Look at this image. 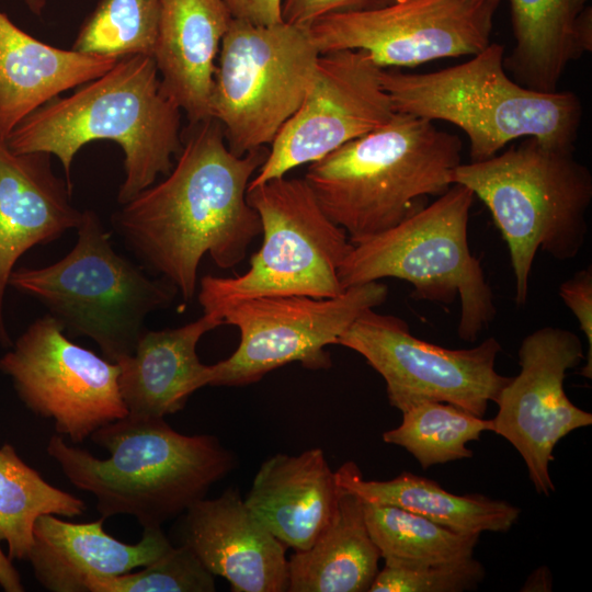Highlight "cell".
<instances>
[{"mask_svg":"<svg viewBox=\"0 0 592 592\" xmlns=\"http://www.w3.org/2000/svg\"><path fill=\"white\" fill-rule=\"evenodd\" d=\"M247 201L260 217L262 246L243 274L201 278L197 299L204 312L257 296L343 293L339 269L353 244L323 213L305 178L284 175L248 187Z\"/></svg>","mask_w":592,"mask_h":592,"instance_id":"9c48e42d","label":"cell"},{"mask_svg":"<svg viewBox=\"0 0 592 592\" xmlns=\"http://www.w3.org/2000/svg\"><path fill=\"white\" fill-rule=\"evenodd\" d=\"M100 139L115 141L124 152L119 205L171 171L182 147L181 109L163 91L151 56L118 58L104 75L32 112L5 143L15 153L56 156L71 185L75 156Z\"/></svg>","mask_w":592,"mask_h":592,"instance_id":"7a4b0ae2","label":"cell"},{"mask_svg":"<svg viewBox=\"0 0 592 592\" xmlns=\"http://www.w3.org/2000/svg\"><path fill=\"white\" fill-rule=\"evenodd\" d=\"M486 431H493L492 419L449 403L422 401L405 410L400 425L384 432L383 440L407 449L426 469L473 457L467 444Z\"/></svg>","mask_w":592,"mask_h":592,"instance_id":"f1b7e54d","label":"cell"},{"mask_svg":"<svg viewBox=\"0 0 592 592\" xmlns=\"http://www.w3.org/2000/svg\"><path fill=\"white\" fill-rule=\"evenodd\" d=\"M500 0H400L326 15L309 27L320 54L364 50L382 69L473 56L490 43Z\"/></svg>","mask_w":592,"mask_h":592,"instance_id":"5bb4252c","label":"cell"},{"mask_svg":"<svg viewBox=\"0 0 592 592\" xmlns=\"http://www.w3.org/2000/svg\"><path fill=\"white\" fill-rule=\"evenodd\" d=\"M182 526L183 544L232 591H287L286 546L249 509L237 488L194 502Z\"/></svg>","mask_w":592,"mask_h":592,"instance_id":"e0dca14e","label":"cell"},{"mask_svg":"<svg viewBox=\"0 0 592 592\" xmlns=\"http://www.w3.org/2000/svg\"><path fill=\"white\" fill-rule=\"evenodd\" d=\"M50 155L15 153L0 138V343H12L4 320V296L18 260L80 225L83 212L71 203L67 181L55 175Z\"/></svg>","mask_w":592,"mask_h":592,"instance_id":"ac0fdd59","label":"cell"},{"mask_svg":"<svg viewBox=\"0 0 592 592\" xmlns=\"http://www.w3.org/2000/svg\"><path fill=\"white\" fill-rule=\"evenodd\" d=\"M474 198L467 186L455 183L396 226L351 241L339 269L342 288L394 277L413 286V299L451 305L458 296V337L476 341L497 308L481 262L468 246Z\"/></svg>","mask_w":592,"mask_h":592,"instance_id":"52a82bcc","label":"cell"},{"mask_svg":"<svg viewBox=\"0 0 592 592\" xmlns=\"http://www.w3.org/2000/svg\"><path fill=\"white\" fill-rule=\"evenodd\" d=\"M184 136L171 171L122 204L112 224L141 266L189 301L205 254L217 266L231 269L261 234L247 191L267 151L232 153L213 117L190 125Z\"/></svg>","mask_w":592,"mask_h":592,"instance_id":"6da1fadb","label":"cell"},{"mask_svg":"<svg viewBox=\"0 0 592 592\" xmlns=\"http://www.w3.org/2000/svg\"><path fill=\"white\" fill-rule=\"evenodd\" d=\"M380 558L365 522L362 499L340 487L327 527L309 548L295 551L287 560V591H368Z\"/></svg>","mask_w":592,"mask_h":592,"instance_id":"d4e9b609","label":"cell"},{"mask_svg":"<svg viewBox=\"0 0 592 592\" xmlns=\"http://www.w3.org/2000/svg\"><path fill=\"white\" fill-rule=\"evenodd\" d=\"M104 519L89 523L41 515L33 528L30 561L37 582L52 592H87L90 578L123 574L144 567L172 547L161 527L144 528L136 544L117 540L103 528Z\"/></svg>","mask_w":592,"mask_h":592,"instance_id":"d6986e66","label":"cell"},{"mask_svg":"<svg viewBox=\"0 0 592 592\" xmlns=\"http://www.w3.org/2000/svg\"><path fill=\"white\" fill-rule=\"evenodd\" d=\"M90 439L109 453L100 459L53 435L47 454L78 489L93 494L104 520L134 516L143 528L161 525L205 498L235 467V456L213 435H184L164 418L127 414Z\"/></svg>","mask_w":592,"mask_h":592,"instance_id":"3957f363","label":"cell"},{"mask_svg":"<svg viewBox=\"0 0 592 592\" xmlns=\"http://www.w3.org/2000/svg\"><path fill=\"white\" fill-rule=\"evenodd\" d=\"M11 561L0 548V585L5 592H23L20 574Z\"/></svg>","mask_w":592,"mask_h":592,"instance_id":"d590c367","label":"cell"},{"mask_svg":"<svg viewBox=\"0 0 592 592\" xmlns=\"http://www.w3.org/2000/svg\"><path fill=\"white\" fill-rule=\"evenodd\" d=\"M0 371L22 402L36 415L53 419L56 431L72 443L128 414L118 364L71 342L49 314L18 338L0 358Z\"/></svg>","mask_w":592,"mask_h":592,"instance_id":"4fadbf2b","label":"cell"},{"mask_svg":"<svg viewBox=\"0 0 592 592\" xmlns=\"http://www.w3.org/2000/svg\"><path fill=\"white\" fill-rule=\"evenodd\" d=\"M117 59L50 46L0 11V138L61 92L104 75Z\"/></svg>","mask_w":592,"mask_h":592,"instance_id":"603a6c76","label":"cell"},{"mask_svg":"<svg viewBox=\"0 0 592 592\" xmlns=\"http://www.w3.org/2000/svg\"><path fill=\"white\" fill-rule=\"evenodd\" d=\"M320 53L308 27L231 20L214 75L210 114L229 150L271 145L309 92Z\"/></svg>","mask_w":592,"mask_h":592,"instance_id":"30bf717a","label":"cell"},{"mask_svg":"<svg viewBox=\"0 0 592 592\" xmlns=\"http://www.w3.org/2000/svg\"><path fill=\"white\" fill-rule=\"evenodd\" d=\"M559 295L574 315L589 343L585 364L580 374L592 378V267L578 271L559 287Z\"/></svg>","mask_w":592,"mask_h":592,"instance_id":"836d02e7","label":"cell"},{"mask_svg":"<svg viewBox=\"0 0 592 592\" xmlns=\"http://www.w3.org/2000/svg\"><path fill=\"white\" fill-rule=\"evenodd\" d=\"M210 573L185 544L171 547L155 561L136 572L90 578L87 592H213Z\"/></svg>","mask_w":592,"mask_h":592,"instance_id":"4dcf8cb0","label":"cell"},{"mask_svg":"<svg viewBox=\"0 0 592 592\" xmlns=\"http://www.w3.org/2000/svg\"><path fill=\"white\" fill-rule=\"evenodd\" d=\"M337 344L366 360L384 378L389 403L401 412L436 401L483 417L511 379L496 371L502 350L496 338L469 349H446L414 337L405 320L374 308L363 311Z\"/></svg>","mask_w":592,"mask_h":592,"instance_id":"7c38bea8","label":"cell"},{"mask_svg":"<svg viewBox=\"0 0 592 592\" xmlns=\"http://www.w3.org/2000/svg\"><path fill=\"white\" fill-rule=\"evenodd\" d=\"M573 151L525 138L486 160L462 162L454 171V184L467 186L483 202L506 242L517 306L527 301L539 249L567 261L584 244L592 174Z\"/></svg>","mask_w":592,"mask_h":592,"instance_id":"8992f818","label":"cell"},{"mask_svg":"<svg viewBox=\"0 0 592 592\" xmlns=\"http://www.w3.org/2000/svg\"><path fill=\"white\" fill-rule=\"evenodd\" d=\"M517 355L521 371L496 401L492 432L513 445L535 490L548 497L555 491L549 474L555 446L592 424V414L574 406L563 388L567 371L584 358L583 344L570 330L543 327L523 339Z\"/></svg>","mask_w":592,"mask_h":592,"instance_id":"2e32d148","label":"cell"},{"mask_svg":"<svg viewBox=\"0 0 592 592\" xmlns=\"http://www.w3.org/2000/svg\"><path fill=\"white\" fill-rule=\"evenodd\" d=\"M380 71L364 50L320 54L309 92L272 141L248 187L310 164L385 124L395 110Z\"/></svg>","mask_w":592,"mask_h":592,"instance_id":"9a60e30c","label":"cell"},{"mask_svg":"<svg viewBox=\"0 0 592 592\" xmlns=\"http://www.w3.org/2000/svg\"><path fill=\"white\" fill-rule=\"evenodd\" d=\"M503 60V45L490 43L462 64L423 73L382 69L380 80L395 112L459 127L469 140L470 161L491 158L520 138L574 148L580 98L527 89L508 75Z\"/></svg>","mask_w":592,"mask_h":592,"instance_id":"5b68a950","label":"cell"},{"mask_svg":"<svg viewBox=\"0 0 592 592\" xmlns=\"http://www.w3.org/2000/svg\"><path fill=\"white\" fill-rule=\"evenodd\" d=\"M231 20L223 0H162L151 57L163 91L190 125L212 118L214 75Z\"/></svg>","mask_w":592,"mask_h":592,"instance_id":"ffe728a7","label":"cell"},{"mask_svg":"<svg viewBox=\"0 0 592 592\" xmlns=\"http://www.w3.org/2000/svg\"><path fill=\"white\" fill-rule=\"evenodd\" d=\"M388 287L377 281L353 285L340 295H266L223 304L216 312L223 325L240 332L237 350L210 365L208 386H247L293 362L309 369H327L332 362L326 348L366 309L380 306Z\"/></svg>","mask_w":592,"mask_h":592,"instance_id":"8fae6325","label":"cell"},{"mask_svg":"<svg viewBox=\"0 0 592 592\" xmlns=\"http://www.w3.org/2000/svg\"><path fill=\"white\" fill-rule=\"evenodd\" d=\"M514 46L503 60L519 84L539 92L558 90L570 62L592 50L588 0H509Z\"/></svg>","mask_w":592,"mask_h":592,"instance_id":"cb8c5ba5","label":"cell"},{"mask_svg":"<svg viewBox=\"0 0 592 592\" xmlns=\"http://www.w3.org/2000/svg\"><path fill=\"white\" fill-rule=\"evenodd\" d=\"M340 487L321 448L275 454L263 462L244 499L286 547L309 548L329 524Z\"/></svg>","mask_w":592,"mask_h":592,"instance_id":"7402d4cb","label":"cell"},{"mask_svg":"<svg viewBox=\"0 0 592 592\" xmlns=\"http://www.w3.org/2000/svg\"><path fill=\"white\" fill-rule=\"evenodd\" d=\"M398 1L400 0H284L282 16L284 22L309 29L326 15L367 11Z\"/></svg>","mask_w":592,"mask_h":592,"instance_id":"d6a6232c","label":"cell"},{"mask_svg":"<svg viewBox=\"0 0 592 592\" xmlns=\"http://www.w3.org/2000/svg\"><path fill=\"white\" fill-rule=\"evenodd\" d=\"M24 2L30 11L36 15H41L46 5V0H24Z\"/></svg>","mask_w":592,"mask_h":592,"instance_id":"8d00e7d4","label":"cell"},{"mask_svg":"<svg viewBox=\"0 0 592 592\" xmlns=\"http://www.w3.org/2000/svg\"><path fill=\"white\" fill-rule=\"evenodd\" d=\"M86 510L80 498L47 482L12 445L0 447V542L8 544L11 560H27L41 515L76 517Z\"/></svg>","mask_w":592,"mask_h":592,"instance_id":"4316f807","label":"cell"},{"mask_svg":"<svg viewBox=\"0 0 592 592\" xmlns=\"http://www.w3.org/2000/svg\"><path fill=\"white\" fill-rule=\"evenodd\" d=\"M223 325L216 312L178 328L145 330L134 352L118 360V385L128 414L164 418L181 411L190 396L208 386L210 365L201 363L196 346Z\"/></svg>","mask_w":592,"mask_h":592,"instance_id":"44dd1931","label":"cell"},{"mask_svg":"<svg viewBox=\"0 0 592 592\" xmlns=\"http://www.w3.org/2000/svg\"><path fill=\"white\" fill-rule=\"evenodd\" d=\"M334 473L340 487L365 502L397 506L463 534L506 532L521 512L504 500L454 494L436 481L408 471L390 480H365L358 466L346 462Z\"/></svg>","mask_w":592,"mask_h":592,"instance_id":"484cf974","label":"cell"},{"mask_svg":"<svg viewBox=\"0 0 592 592\" xmlns=\"http://www.w3.org/2000/svg\"><path fill=\"white\" fill-rule=\"evenodd\" d=\"M363 510L386 565L421 567L464 560L474 556L480 536L452 531L392 505L363 501Z\"/></svg>","mask_w":592,"mask_h":592,"instance_id":"83f0119b","label":"cell"},{"mask_svg":"<svg viewBox=\"0 0 592 592\" xmlns=\"http://www.w3.org/2000/svg\"><path fill=\"white\" fill-rule=\"evenodd\" d=\"M462 140L433 121L395 114L309 164L305 180L323 213L354 241L396 226L454 184Z\"/></svg>","mask_w":592,"mask_h":592,"instance_id":"277c9868","label":"cell"},{"mask_svg":"<svg viewBox=\"0 0 592 592\" xmlns=\"http://www.w3.org/2000/svg\"><path fill=\"white\" fill-rule=\"evenodd\" d=\"M231 16L257 25L283 22V0H223Z\"/></svg>","mask_w":592,"mask_h":592,"instance_id":"e575fe53","label":"cell"},{"mask_svg":"<svg viewBox=\"0 0 592 592\" xmlns=\"http://www.w3.org/2000/svg\"><path fill=\"white\" fill-rule=\"evenodd\" d=\"M162 0H101L86 19L72 49L121 58L152 55Z\"/></svg>","mask_w":592,"mask_h":592,"instance_id":"f546056e","label":"cell"},{"mask_svg":"<svg viewBox=\"0 0 592 592\" xmlns=\"http://www.w3.org/2000/svg\"><path fill=\"white\" fill-rule=\"evenodd\" d=\"M73 248L43 267L13 270L9 286L37 299L70 337L92 339L116 363L130 355L147 316L171 305L177 288L117 253L93 210H84Z\"/></svg>","mask_w":592,"mask_h":592,"instance_id":"ba28073f","label":"cell"},{"mask_svg":"<svg viewBox=\"0 0 592 592\" xmlns=\"http://www.w3.org/2000/svg\"><path fill=\"white\" fill-rule=\"evenodd\" d=\"M485 568L473 557L421 567L386 565L368 592H464L476 590L485 579Z\"/></svg>","mask_w":592,"mask_h":592,"instance_id":"1f68e13d","label":"cell"}]
</instances>
